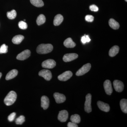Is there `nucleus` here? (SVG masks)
<instances>
[{
  "label": "nucleus",
  "mask_w": 127,
  "mask_h": 127,
  "mask_svg": "<svg viewBox=\"0 0 127 127\" xmlns=\"http://www.w3.org/2000/svg\"><path fill=\"white\" fill-rule=\"evenodd\" d=\"M53 46L51 44H41L37 46L36 52L40 54H46L51 52Z\"/></svg>",
  "instance_id": "obj_1"
},
{
  "label": "nucleus",
  "mask_w": 127,
  "mask_h": 127,
  "mask_svg": "<svg viewBox=\"0 0 127 127\" xmlns=\"http://www.w3.org/2000/svg\"><path fill=\"white\" fill-rule=\"evenodd\" d=\"M17 97V95L15 92L13 91L9 92L4 100L5 104L7 106L12 105L16 101Z\"/></svg>",
  "instance_id": "obj_2"
},
{
  "label": "nucleus",
  "mask_w": 127,
  "mask_h": 127,
  "mask_svg": "<svg viewBox=\"0 0 127 127\" xmlns=\"http://www.w3.org/2000/svg\"><path fill=\"white\" fill-rule=\"evenodd\" d=\"M86 101L84 104V109L86 112L89 113L92 111L91 102H92V95L88 94L86 96Z\"/></svg>",
  "instance_id": "obj_3"
},
{
  "label": "nucleus",
  "mask_w": 127,
  "mask_h": 127,
  "mask_svg": "<svg viewBox=\"0 0 127 127\" xmlns=\"http://www.w3.org/2000/svg\"><path fill=\"white\" fill-rule=\"evenodd\" d=\"M91 67V64H85L76 73V75L81 76L84 75L90 70Z\"/></svg>",
  "instance_id": "obj_4"
},
{
  "label": "nucleus",
  "mask_w": 127,
  "mask_h": 127,
  "mask_svg": "<svg viewBox=\"0 0 127 127\" xmlns=\"http://www.w3.org/2000/svg\"><path fill=\"white\" fill-rule=\"evenodd\" d=\"M56 64V62L54 60L49 59L43 62L42 64V66L43 68L50 69L55 67Z\"/></svg>",
  "instance_id": "obj_5"
},
{
  "label": "nucleus",
  "mask_w": 127,
  "mask_h": 127,
  "mask_svg": "<svg viewBox=\"0 0 127 127\" xmlns=\"http://www.w3.org/2000/svg\"><path fill=\"white\" fill-rule=\"evenodd\" d=\"M39 75L42 77L46 81H50L52 78V74L51 71L46 69H44L40 71Z\"/></svg>",
  "instance_id": "obj_6"
},
{
  "label": "nucleus",
  "mask_w": 127,
  "mask_h": 127,
  "mask_svg": "<svg viewBox=\"0 0 127 127\" xmlns=\"http://www.w3.org/2000/svg\"><path fill=\"white\" fill-rule=\"evenodd\" d=\"M72 73L70 71H66L63 73L62 74L59 75L58 78L60 81H66L70 79L72 76Z\"/></svg>",
  "instance_id": "obj_7"
},
{
  "label": "nucleus",
  "mask_w": 127,
  "mask_h": 127,
  "mask_svg": "<svg viewBox=\"0 0 127 127\" xmlns=\"http://www.w3.org/2000/svg\"><path fill=\"white\" fill-rule=\"evenodd\" d=\"M114 89L117 92H121L124 88V85L123 82L118 80H114L113 82Z\"/></svg>",
  "instance_id": "obj_8"
},
{
  "label": "nucleus",
  "mask_w": 127,
  "mask_h": 127,
  "mask_svg": "<svg viewBox=\"0 0 127 127\" xmlns=\"http://www.w3.org/2000/svg\"><path fill=\"white\" fill-rule=\"evenodd\" d=\"M31 52L30 50H25L20 54H18L17 56V59L20 61H23L27 59L31 56Z\"/></svg>",
  "instance_id": "obj_9"
},
{
  "label": "nucleus",
  "mask_w": 127,
  "mask_h": 127,
  "mask_svg": "<svg viewBox=\"0 0 127 127\" xmlns=\"http://www.w3.org/2000/svg\"><path fill=\"white\" fill-rule=\"evenodd\" d=\"M68 113L66 110L60 111L58 117V120L62 122H65L68 118Z\"/></svg>",
  "instance_id": "obj_10"
},
{
  "label": "nucleus",
  "mask_w": 127,
  "mask_h": 127,
  "mask_svg": "<svg viewBox=\"0 0 127 127\" xmlns=\"http://www.w3.org/2000/svg\"><path fill=\"white\" fill-rule=\"evenodd\" d=\"M104 88L105 92L107 95H111L112 93L113 89L112 83L109 80H106L104 83Z\"/></svg>",
  "instance_id": "obj_11"
},
{
  "label": "nucleus",
  "mask_w": 127,
  "mask_h": 127,
  "mask_svg": "<svg viewBox=\"0 0 127 127\" xmlns=\"http://www.w3.org/2000/svg\"><path fill=\"white\" fill-rule=\"evenodd\" d=\"M78 57V55L76 53H68L64 55L63 57L64 61L65 62H70L76 59Z\"/></svg>",
  "instance_id": "obj_12"
},
{
  "label": "nucleus",
  "mask_w": 127,
  "mask_h": 127,
  "mask_svg": "<svg viewBox=\"0 0 127 127\" xmlns=\"http://www.w3.org/2000/svg\"><path fill=\"white\" fill-rule=\"evenodd\" d=\"M53 96L57 103H62L65 101L66 97L64 94L58 93H55L54 94Z\"/></svg>",
  "instance_id": "obj_13"
},
{
  "label": "nucleus",
  "mask_w": 127,
  "mask_h": 127,
  "mask_svg": "<svg viewBox=\"0 0 127 127\" xmlns=\"http://www.w3.org/2000/svg\"><path fill=\"white\" fill-rule=\"evenodd\" d=\"M97 105L99 109L101 111L105 112H108L110 110V107L109 104L107 103L99 101L97 102Z\"/></svg>",
  "instance_id": "obj_14"
},
{
  "label": "nucleus",
  "mask_w": 127,
  "mask_h": 127,
  "mask_svg": "<svg viewBox=\"0 0 127 127\" xmlns=\"http://www.w3.org/2000/svg\"><path fill=\"white\" fill-rule=\"evenodd\" d=\"M50 101L49 98L46 96H43L41 98V107L46 110L48 108L49 106Z\"/></svg>",
  "instance_id": "obj_15"
},
{
  "label": "nucleus",
  "mask_w": 127,
  "mask_h": 127,
  "mask_svg": "<svg viewBox=\"0 0 127 127\" xmlns=\"http://www.w3.org/2000/svg\"><path fill=\"white\" fill-rule=\"evenodd\" d=\"M18 71L16 69H13L9 71L6 76L5 79L6 80H10L15 77L18 75Z\"/></svg>",
  "instance_id": "obj_16"
},
{
  "label": "nucleus",
  "mask_w": 127,
  "mask_h": 127,
  "mask_svg": "<svg viewBox=\"0 0 127 127\" xmlns=\"http://www.w3.org/2000/svg\"><path fill=\"white\" fill-rule=\"evenodd\" d=\"M64 45L67 48H72L76 46V43L73 41L71 38L69 37L66 39L64 42Z\"/></svg>",
  "instance_id": "obj_17"
},
{
  "label": "nucleus",
  "mask_w": 127,
  "mask_h": 127,
  "mask_svg": "<svg viewBox=\"0 0 127 127\" xmlns=\"http://www.w3.org/2000/svg\"><path fill=\"white\" fill-rule=\"evenodd\" d=\"M63 17L61 14L57 15L55 17L53 21V24L55 26H58L61 25L63 21Z\"/></svg>",
  "instance_id": "obj_18"
},
{
  "label": "nucleus",
  "mask_w": 127,
  "mask_h": 127,
  "mask_svg": "<svg viewBox=\"0 0 127 127\" xmlns=\"http://www.w3.org/2000/svg\"><path fill=\"white\" fill-rule=\"evenodd\" d=\"M108 23L110 27L113 30H118L120 27L119 23L113 18H111L109 20Z\"/></svg>",
  "instance_id": "obj_19"
},
{
  "label": "nucleus",
  "mask_w": 127,
  "mask_h": 127,
  "mask_svg": "<svg viewBox=\"0 0 127 127\" xmlns=\"http://www.w3.org/2000/svg\"><path fill=\"white\" fill-rule=\"evenodd\" d=\"M119 47L118 46H114L111 48L109 52V56L111 57L116 56L119 52Z\"/></svg>",
  "instance_id": "obj_20"
},
{
  "label": "nucleus",
  "mask_w": 127,
  "mask_h": 127,
  "mask_svg": "<svg viewBox=\"0 0 127 127\" xmlns=\"http://www.w3.org/2000/svg\"><path fill=\"white\" fill-rule=\"evenodd\" d=\"M24 39V36L22 35H17L13 37L12 41L14 44L17 45L20 44Z\"/></svg>",
  "instance_id": "obj_21"
},
{
  "label": "nucleus",
  "mask_w": 127,
  "mask_h": 127,
  "mask_svg": "<svg viewBox=\"0 0 127 127\" xmlns=\"http://www.w3.org/2000/svg\"><path fill=\"white\" fill-rule=\"evenodd\" d=\"M120 106L122 111L125 113H127V100L123 99L120 101Z\"/></svg>",
  "instance_id": "obj_22"
},
{
  "label": "nucleus",
  "mask_w": 127,
  "mask_h": 127,
  "mask_svg": "<svg viewBox=\"0 0 127 127\" xmlns=\"http://www.w3.org/2000/svg\"><path fill=\"white\" fill-rule=\"evenodd\" d=\"M46 22V17L43 14L39 15L36 20V23L38 26L44 24Z\"/></svg>",
  "instance_id": "obj_23"
},
{
  "label": "nucleus",
  "mask_w": 127,
  "mask_h": 127,
  "mask_svg": "<svg viewBox=\"0 0 127 127\" xmlns=\"http://www.w3.org/2000/svg\"><path fill=\"white\" fill-rule=\"evenodd\" d=\"M32 4L37 7H41L44 5L42 0H30Z\"/></svg>",
  "instance_id": "obj_24"
},
{
  "label": "nucleus",
  "mask_w": 127,
  "mask_h": 127,
  "mask_svg": "<svg viewBox=\"0 0 127 127\" xmlns=\"http://www.w3.org/2000/svg\"><path fill=\"white\" fill-rule=\"evenodd\" d=\"M70 120L73 123L78 124L81 122V118L78 114H75L71 116Z\"/></svg>",
  "instance_id": "obj_25"
},
{
  "label": "nucleus",
  "mask_w": 127,
  "mask_h": 127,
  "mask_svg": "<svg viewBox=\"0 0 127 127\" xmlns=\"http://www.w3.org/2000/svg\"><path fill=\"white\" fill-rule=\"evenodd\" d=\"M17 15L16 12L15 10H13L11 11L8 12L7 13V17L9 19L13 20L16 18Z\"/></svg>",
  "instance_id": "obj_26"
},
{
  "label": "nucleus",
  "mask_w": 127,
  "mask_h": 127,
  "mask_svg": "<svg viewBox=\"0 0 127 127\" xmlns=\"http://www.w3.org/2000/svg\"><path fill=\"white\" fill-rule=\"evenodd\" d=\"M25 117L23 116H21L17 118L16 120V124L17 125H21L25 122Z\"/></svg>",
  "instance_id": "obj_27"
},
{
  "label": "nucleus",
  "mask_w": 127,
  "mask_h": 127,
  "mask_svg": "<svg viewBox=\"0 0 127 127\" xmlns=\"http://www.w3.org/2000/svg\"><path fill=\"white\" fill-rule=\"evenodd\" d=\"M8 52V46L5 44H4L0 47V54L6 53Z\"/></svg>",
  "instance_id": "obj_28"
},
{
  "label": "nucleus",
  "mask_w": 127,
  "mask_h": 127,
  "mask_svg": "<svg viewBox=\"0 0 127 127\" xmlns=\"http://www.w3.org/2000/svg\"><path fill=\"white\" fill-rule=\"evenodd\" d=\"M18 27L22 30H26L27 29L28 26L27 24L23 21H21L18 23Z\"/></svg>",
  "instance_id": "obj_29"
},
{
  "label": "nucleus",
  "mask_w": 127,
  "mask_h": 127,
  "mask_svg": "<svg viewBox=\"0 0 127 127\" xmlns=\"http://www.w3.org/2000/svg\"><path fill=\"white\" fill-rule=\"evenodd\" d=\"M16 114L15 113L13 112L8 117V120L10 122L14 121L15 118Z\"/></svg>",
  "instance_id": "obj_30"
},
{
  "label": "nucleus",
  "mask_w": 127,
  "mask_h": 127,
  "mask_svg": "<svg viewBox=\"0 0 127 127\" xmlns=\"http://www.w3.org/2000/svg\"><path fill=\"white\" fill-rule=\"evenodd\" d=\"M85 20L88 22H92L94 20V17L91 15H87L85 17Z\"/></svg>",
  "instance_id": "obj_31"
},
{
  "label": "nucleus",
  "mask_w": 127,
  "mask_h": 127,
  "mask_svg": "<svg viewBox=\"0 0 127 127\" xmlns=\"http://www.w3.org/2000/svg\"><path fill=\"white\" fill-rule=\"evenodd\" d=\"M89 8L90 10L93 11L97 12L98 10V7L95 5H91L89 7Z\"/></svg>",
  "instance_id": "obj_32"
},
{
  "label": "nucleus",
  "mask_w": 127,
  "mask_h": 127,
  "mask_svg": "<svg viewBox=\"0 0 127 127\" xmlns=\"http://www.w3.org/2000/svg\"><path fill=\"white\" fill-rule=\"evenodd\" d=\"M67 127H78L77 124L75 123L71 122H69L67 124Z\"/></svg>",
  "instance_id": "obj_33"
},
{
  "label": "nucleus",
  "mask_w": 127,
  "mask_h": 127,
  "mask_svg": "<svg viewBox=\"0 0 127 127\" xmlns=\"http://www.w3.org/2000/svg\"><path fill=\"white\" fill-rule=\"evenodd\" d=\"M82 43L83 44H85L87 42L86 39V35L82 37L81 40Z\"/></svg>",
  "instance_id": "obj_34"
},
{
  "label": "nucleus",
  "mask_w": 127,
  "mask_h": 127,
  "mask_svg": "<svg viewBox=\"0 0 127 127\" xmlns=\"http://www.w3.org/2000/svg\"><path fill=\"white\" fill-rule=\"evenodd\" d=\"M86 39L87 42H89L91 41V39H90V38H89V36L87 35H86Z\"/></svg>",
  "instance_id": "obj_35"
},
{
  "label": "nucleus",
  "mask_w": 127,
  "mask_h": 127,
  "mask_svg": "<svg viewBox=\"0 0 127 127\" xmlns=\"http://www.w3.org/2000/svg\"><path fill=\"white\" fill-rule=\"evenodd\" d=\"M1 76H2V73H1L0 72V79Z\"/></svg>",
  "instance_id": "obj_36"
},
{
  "label": "nucleus",
  "mask_w": 127,
  "mask_h": 127,
  "mask_svg": "<svg viewBox=\"0 0 127 127\" xmlns=\"http://www.w3.org/2000/svg\"><path fill=\"white\" fill-rule=\"evenodd\" d=\"M125 1H127V0H125Z\"/></svg>",
  "instance_id": "obj_37"
},
{
  "label": "nucleus",
  "mask_w": 127,
  "mask_h": 127,
  "mask_svg": "<svg viewBox=\"0 0 127 127\" xmlns=\"http://www.w3.org/2000/svg\"><path fill=\"white\" fill-rule=\"evenodd\" d=\"M26 21V20H24V21Z\"/></svg>",
  "instance_id": "obj_38"
}]
</instances>
